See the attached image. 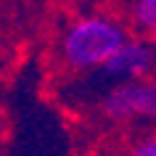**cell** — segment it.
<instances>
[{"instance_id": "1", "label": "cell", "mask_w": 156, "mask_h": 156, "mask_svg": "<svg viewBox=\"0 0 156 156\" xmlns=\"http://www.w3.org/2000/svg\"><path fill=\"white\" fill-rule=\"evenodd\" d=\"M127 40V29L114 19H80L64 34V61L72 69H103Z\"/></svg>"}, {"instance_id": "2", "label": "cell", "mask_w": 156, "mask_h": 156, "mask_svg": "<svg viewBox=\"0 0 156 156\" xmlns=\"http://www.w3.org/2000/svg\"><path fill=\"white\" fill-rule=\"evenodd\" d=\"M156 111V90L148 80H127L119 82L103 98V114L114 122L130 119H154Z\"/></svg>"}, {"instance_id": "3", "label": "cell", "mask_w": 156, "mask_h": 156, "mask_svg": "<svg viewBox=\"0 0 156 156\" xmlns=\"http://www.w3.org/2000/svg\"><path fill=\"white\" fill-rule=\"evenodd\" d=\"M108 74L114 77H130V80H140L148 77L154 69V45L140 40H127L114 56L103 66Z\"/></svg>"}, {"instance_id": "4", "label": "cell", "mask_w": 156, "mask_h": 156, "mask_svg": "<svg viewBox=\"0 0 156 156\" xmlns=\"http://www.w3.org/2000/svg\"><path fill=\"white\" fill-rule=\"evenodd\" d=\"M132 16H135L138 29L154 32V27H156V0H135Z\"/></svg>"}, {"instance_id": "5", "label": "cell", "mask_w": 156, "mask_h": 156, "mask_svg": "<svg viewBox=\"0 0 156 156\" xmlns=\"http://www.w3.org/2000/svg\"><path fill=\"white\" fill-rule=\"evenodd\" d=\"M127 156H156V140L154 138H143L140 143H135L127 151Z\"/></svg>"}, {"instance_id": "6", "label": "cell", "mask_w": 156, "mask_h": 156, "mask_svg": "<svg viewBox=\"0 0 156 156\" xmlns=\"http://www.w3.org/2000/svg\"><path fill=\"white\" fill-rule=\"evenodd\" d=\"M85 156H101V154H85Z\"/></svg>"}]
</instances>
